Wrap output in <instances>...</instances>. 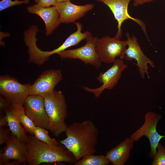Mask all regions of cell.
<instances>
[{
	"label": "cell",
	"instance_id": "1",
	"mask_svg": "<svg viewBox=\"0 0 165 165\" xmlns=\"http://www.w3.org/2000/svg\"><path fill=\"white\" fill-rule=\"evenodd\" d=\"M65 132L66 138L59 142L72 153L76 162L85 156L95 153L99 132L92 121L74 122L68 125Z\"/></svg>",
	"mask_w": 165,
	"mask_h": 165
},
{
	"label": "cell",
	"instance_id": "2",
	"mask_svg": "<svg viewBox=\"0 0 165 165\" xmlns=\"http://www.w3.org/2000/svg\"><path fill=\"white\" fill-rule=\"evenodd\" d=\"M27 163L28 165H38L42 163L64 162L74 164L76 159L63 145H50L29 135L26 143Z\"/></svg>",
	"mask_w": 165,
	"mask_h": 165
},
{
	"label": "cell",
	"instance_id": "3",
	"mask_svg": "<svg viewBox=\"0 0 165 165\" xmlns=\"http://www.w3.org/2000/svg\"><path fill=\"white\" fill-rule=\"evenodd\" d=\"M45 110L49 118L47 129L57 137L65 132L68 126L65 120L68 106L64 94L61 91H54L44 97Z\"/></svg>",
	"mask_w": 165,
	"mask_h": 165
},
{
	"label": "cell",
	"instance_id": "4",
	"mask_svg": "<svg viewBox=\"0 0 165 165\" xmlns=\"http://www.w3.org/2000/svg\"><path fill=\"white\" fill-rule=\"evenodd\" d=\"M162 117L161 115L153 111L148 112L145 116L144 123L130 136L134 141H138L143 136L148 138L151 147L149 156L152 159L155 157L160 140L165 137V136L159 134L156 130L158 122Z\"/></svg>",
	"mask_w": 165,
	"mask_h": 165
},
{
	"label": "cell",
	"instance_id": "5",
	"mask_svg": "<svg viewBox=\"0 0 165 165\" xmlns=\"http://www.w3.org/2000/svg\"><path fill=\"white\" fill-rule=\"evenodd\" d=\"M127 40L105 36L99 38L96 51L101 62L106 64L113 63L117 57L123 59L127 49Z\"/></svg>",
	"mask_w": 165,
	"mask_h": 165
},
{
	"label": "cell",
	"instance_id": "6",
	"mask_svg": "<svg viewBox=\"0 0 165 165\" xmlns=\"http://www.w3.org/2000/svg\"><path fill=\"white\" fill-rule=\"evenodd\" d=\"M30 84H22L9 75L0 76V93L11 104L23 105L29 95Z\"/></svg>",
	"mask_w": 165,
	"mask_h": 165
},
{
	"label": "cell",
	"instance_id": "7",
	"mask_svg": "<svg viewBox=\"0 0 165 165\" xmlns=\"http://www.w3.org/2000/svg\"><path fill=\"white\" fill-rule=\"evenodd\" d=\"M98 38L91 35L86 39V43L79 48L69 50H65L57 54L61 58L77 59L86 64H90L97 69L101 65L96 51V47Z\"/></svg>",
	"mask_w": 165,
	"mask_h": 165
},
{
	"label": "cell",
	"instance_id": "8",
	"mask_svg": "<svg viewBox=\"0 0 165 165\" xmlns=\"http://www.w3.org/2000/svg\"><path fill=\"white\" fill-rule=\"evenodd\" d=\"M127 68L123 59L116 58L112 67L106 72H101L97 77L101 86L94 89L84 86V90L92 93L95 98H99L105 90H112L117 85L123 72Z\"/></svg>",
	"mask_w": 165,
	"mask_h": 165
},
{
	"label": "cell",
	"instance_id": "9",
	"mask_svg": "<svg viewBox=\"0 0 165 165\" xmlns=\"http://www.w3.org/2000/svg\"><path fill=\"white\" fill-rule=\"evenodd\" d=\"M107 6L112 12L117 23V31L114 37L120 40L122 38L121 26L126 20L130 19L136 23L141 27L145 35L150 42L147 35L145 24L142 20L130 16L128 11L129 4L131 0H96Z\"/></svg>",
	"mask_w": 165,
	"mask_h": 165
},
{
	"label": "cell",
	"instance_id": "10",
	"mask_svg": "<svg viewBox=\"0 0 165 165\" xmlns=\"http://www.w3.org/2000/svg\"><path fill=\"white\" fill-rule=\"evenodd\" d=\"M63 79L60 69H49L43 72L31 85L29 95H39L43 97L54 91L55 86Z\"/></svg>",
	"mask_w": 165,
	"mask_h": 165
},
{
	"label": "cell",
	"instance_id": "11",
	"mask_svg": "<svg viewBox=\"0 0 165 165\" xmlns=\"http://www.w3.org/2000/svg\"><path fill=\"white\" fill-rule=\"evenodd\" d=\"M126 36L128 47L125 52L124 58L129 61L136 60V65L141 78H144L146 75L149 78L148 64L154 68L155 66L154 63L144 54L136 36L132 35L131 37L130 34L127 32L126 33Z\"/></svg>",
	"mask_w": 165,
	"mask_h": 165
},
{
	"label": "cell",
	"instance_id": "12",
	"mask_svg": "<svg viewBox=\"0 0 165 165\" xmlns=\"http://www.w3.org/2000/svg\"><path fill=\"white\" fill-rule=\"evenodd\" d=\"M77 27L76 31L72 33L66 39L64 42L57 48L50 51H42L38 48L34 53V58L36 62L39 65L43 64L47 61L51 55L66 50L67 48L79 43L82 41L92 35L90 31L81 32L82 28V24L79 22H75Z\"/></svg>",
	"mask_w": 165,
	"mask_h": 165
},
{
	"label": "cell",
	"instance_id": "13",
	"mask_svg": "<svg viewBox=\"0 0 165 165\" xmlns=\"http://www.w3.org/2000/svg\"><path fill=\"white\" fill-rule=\"evenodd\" d=\"M26 115L34 122L36 127L47 129L49 118L46 112L44 98L39 95H29L24 105Z\"/></svg>",
	"mask_w": 165,
	"mask_h": 165
},
{
	"label": "cell",
	"instance_id": "14",
	"mask_svg": "<svg viewBox=\"0 0 165 165\" xmlns=\"http://www.w3.org/2000/svg\"><path fill=\"white\" fill-rule=\"evenodd\" d=\"M13 160L20 161L24 165L27 163L26 143L11 133L5 147L0 149V165H4Z\"/></svg>",
	"mask_w": 165,
	"mask_h": 165
},
{
	"label": "cell",
	"instance_id": "15",
	"mask_svg": "<svg viewBox=\"0 0 165 165\" xmlns=\"http://www.w3.org/2000/svg\"><path fill=\"white\" fill-rule=\"evenodd\" d=\"M55 6L61 23L69 24L75 23L83 16L87 12L93 9L94 5L87 4L77 5L69 1L58 2Z\"/></svg>",
	"mask_w": 165,
	"mask_h": 165
},
{
	"label": "cell",
	"instance_id": "16",
	"mask_svg": "<svg viewBox=\"0 0 165 165\" xmlns=\"http://www.w3.org/2000/svg\"><path fill=\"white\" fill-rule=\"evenodd\" d=\"M27 9L29 13L36 14L43 20L45 25L46 36L51 35L61 23L55 6L44 7L36 4L28 6Z\"/></svg>",
	"mask_w": 165,
	"mask_h": 165
},
{
	"label": "cell",
	"instance_id": "17",
	"mask_svg": "<svg viewBox=\"0 0 165 165\" xmlns=\"http://www.w3.org/2000/svg\"><path fill=\"white\" fill-rule=\"evenodd\" d=\"M134 141L130 138H126L107 152L106 156L113 165H124L130 157Z\"/></svg>",
	"mask_w": 165,
	"mask_h": 165
},
{
	"label": "cell",
	"instance_id": "18",
	"mask_svg": "<svg viewBox=\"0 0 165 165\" xmlns=\"http://www.w3.org/2000/svg\"><path fill=\"white\" fill-rule=\"evenodd\" d=\"M4 112L7 117L8 126L11 133L26 143L28 136L26 135L23 126L17 117L13 105L12 104Z\"/></svg>",
	"mask_w": 165,
	"mask_h": 165
},
{
	"label": "cell",
	"instance_id": "19",
	"mask_svg": "<svg viewBox=\"0 0 165 165\" xmlns=\"http://www.w3.org/2000/svg\"><path fill=\"white\" fill-rule=\"evenodd\" d=\"M13 104L17 117L21 123L26 132L34 135V132L36 126L33 121L25 112L23 105Z\"/></svg>",
	"mask_w": 165,
	"mask_h": 165
},
{
	"label": "cell",
	"instance_id": "20",
	"mask_svg": "<svg viewBox=\"0 0 165 165\" xmlns=\"http://www.w3.org/2000/svg\"><path fill=\"white\" fill-rule=\"evenodd\" d=\"M110 161L104 155H87L76 161L75 165H107L109 164Z\"/></svg>",
	"mask_w": 165,
	"mask_h": 165
},
{
	"label": "cell",
	"instance_id": "21",
	"mask_svg": "<svg viewBox=\"0 0 165 165\" xmlns=\"http://www.w3.org/2000/svg\"><path fill=\"white\" fill-rule=\"evenodd\" d=\"M46 129L36 126L33 136L37 139L48 144L52 145H58L59 142L55 139L52 138L49 136L48 132Z\"/></svg>",
	"mask_w": 165,
	"mask_h": 165
},
{
	"label": "cell",
	"instance_id": "22",
	"mask_svg": "<svg viewBox=\"0 0 165 165\" xmlns=\"http://www.w3.org/2000/svg\"><path fill=\"white\" fill-rule=\"evenodd\" d=\"M156 152L152 165H165V148L159 142L157 147Z\"/></svg>",
	"mask_w": 165,
	"mask_h": 165
},
{
	"label": "cell",
	"instance_id": "23",
	"mask_svg": "<svg viewBox=\"0 0 165 165\" xmlns=\"http://www.w3.org/2000/svg\"><path fill=\"white\" fill-rule=\"evenodd\" d=\"M29 1L30 0H15L13 1L11 0H2L0 2V11H1L8 8L17 5L30 3Z\"/></svg>",
	"mask_w": 165,
	"mask_h": 165
},
{
	"label": "cell",
	"instance_id": "24",
	"mask_svg": "<svg viewBox=\"0 0 165 165\" xmlns=\"http://www.w3.org/2000/svg\"><path fill=\"white\" fill-rule=\"evenodd\" d=\"M11 131L9 128L0 127V145L6 143L9 139Z\"/></svg>",
	"mask_w": 165,
	"mask_h": 165
},
{
	"label": "cell",
	"instance_id": "25",
	"mask_svg": "<svg viewBox=\"0 0 165 165\" xmlns=\"http://www.w3.org/2000/svg\"><path fill=\"white\" fill-rule=\"evenodd\" d=\"M35 2L44 7H49L55 6L58 2L57 0H34Z\"/></svg>",
	"mask_w": 165,
	"mask_h": 165
},
{
	"label": "cell",
	"instance_id": "26",
	"mask_svg": "<svg viewBox=\"0 0 165 165\" xmlns=\"http://www.w3.org/2000/svg\"><path fill=\"white\" fill-rule=\"evenodd\" d=\"M11 104L6 99L1 95L0 97V115L4 111L9 108Z\"/></svg>",
	"mask_w": 165,
	"mask_h": 165
},
{
	"label": "cell",
	"instance_id": "27",
	"mask_svg": "<svg viewBox=\"0 0 165 165\" xmlns=\"http://www.w3.org/2000/svg\"><path fill=\"white\" fill-rule=\"evenodd\" d=\"M154 0H134L133 5L136 6L141 5L146 3L151 2Z\"/></svg>",
	"mask_w": 165,
	"mask_h": 165
},
{
	"label": "cell",
	"instance_id": "28",
	"mask_svg": "<svg viewBox=\"0 0 165 165\" xmlns=\"http://www.w3.org/2000/svg\"><path fill=\"white\" fill-rule=\"evenodd\" d=\"M8 126V122L7 117L5 115H0V127L4 126Z\"/></svg>",
	"mask_w": 165,
	"mask_h": 165
},
{
	"label": "cell",
	"instance_id": "29",
	"mask_svg": "<svg viewBox=\"0 0 165 165\" xmlns=\"http://www.w3.org/2000/svg\"><path fill=\"white\" fill-rule=\"evenodd\" d=\"M21 162L17 160H14L12 161H9L5 164L4 165H19L23 164Z\"/></svg>",
	"mask_w": 165,
	"mask_h": 165
},
{
	"label": "cell",
	"instance_id": "30",
	"mask_svg": "<svg viewBox=\"0 0 165 165\" xmlns=\"http://www.w3.org/2000/svg\"><path fill=\"white\" fill-rule=\"evenodd\" d=\"M58 2H63L69 1L70 0H57Z\"/></svg>",
	"mask_w": 165,
	"mask_h": 165
}]
</instances>
